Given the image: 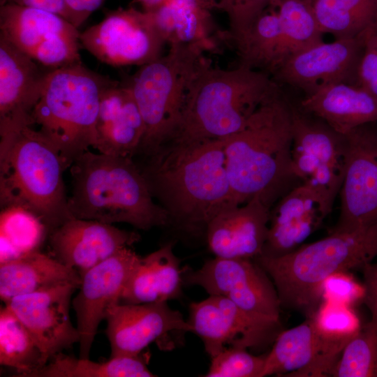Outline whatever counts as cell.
<instances>
[{"label":"cell","instance_id":"11","mask_svg":"<svg viewBox=\"0 0 377 377\" xmlns=\"http://www.w3.org/2000/svg\"><path fill=\"white\" fill-rule=\"evenodd\" d=\"M183 281L251 313L279 318L281 306L275 286L254 259L215 257L197 270L184 272Z\"/></svg>","mask_w":377,"mask_h":377},{"label":"cell","instance_id":"29","mask_svg":"<svg viewBox=\"0 0 377 377\" xmlns=\"http://www.w3.org/2000/svg\"><path fill=\"white\" fill-rule=\"evenodd\" d=\"M141 353L110 357L96 362L89 358H76L64 354L54 355L46 364L28 377H151L155 376L147 366Z\"/></svg>","mask_w":377,"mask_h":377},{"label":"cell","instance_id":"23","mask_svg":"<svg viewBox=\"0 0 377 377\" xmlns=\"http://www.w3.org/2000/svg\"><path fill=\"white\" fill-rule=\"evenodd\" d=\"M82 278L73 269L39 250L0 264V297L13 298L63 284L80 288Z\"/></svg>","mask_w":377,"mask_h":377},{"label":"cell","instance_id":"25","mask_svg":"<svg viewBox=\"0 0 377 377\" xmlns=\"http://www.w3.org/2000/svg\"><path fill=\"white\" fill-rule=\"evenodd\" d=\"M79 33L69 21L45 10L10 2L0 7V36L30 57L51 39Z\"/></svg>","mask_w":377,"mask_h":377},{"label":"cell","instance_id":"5","mask_svg":"<svg viewBox=\"0 0 377 377\" xmlns=\"http://www.w3.org/2000/svg\"><path fill=\"white\" fill-rule=\"evenodd\" d=\"M281 91L279 84L264 71L239 65L223 70L206 61L189 88L179 122L168 141L228 138Z\"/></svg>","mask_w":377,"mask_h":377},{"label":"cell","instance_id":"33","mask_svg":"<svg viewBox=\"0 0 377 377\" xmlns=\"http://www.w3.org/2000/svg\"><path fill=\"white\" fill-rule=\"evenodd\" d=\"M313 3V0L280 1L278 6L282 38L280 66L295 54L323 41V33L316 19Z\"/></svg>","mask_w":377,"mask_h":377},{"label":"cell","instance_id":"35","mask_svg":"<svg viewBox=\"0 0 377 377\" xmlns=\"http://www.w3.org/2000/svg\"><path fill=\"white\" fill-rule=\"evenodd\" d=\"M311 316L322 338L344 345L362 325L353 306L334 301L322 300Z\"/></svg>","mask_w":377,"mask_h":377},{"label":"cell","instance_id":"6","mask_svg":"<svg viewBox=\"0 0 377 377\" xmlns=\"http://www.w3.org/2000/svg\"><path fill=\"white\" fill-rule=\"evenodd\" d=\"M377 257V222L351 231L331 232L279 257L254 260L271 278L281 307L311 316L321 300L320 287L330 275L361 269Z\"/></svg>","mask_w":377,"mask_h":377},{"label":"cell","instance_id":"3","mask_svg":"<svg viewBox=\"0 0 377 377\" xmlns=\"http://www.w3.org/2000/svg\"><path fill=\"white\" fill-rule=\"evenodd\" d=\"M70 172L68 208L73 217L125 223L144 230L170 224L133 158L89 149L74 161Z\"/></svg>","mask_w":377,"mask_h":377},{"label":"cell","instance_id":"7","mask_svg":"<svg viewBox=\"0 0 377 377\" xmlns=\"http://www.w3.org/2000/svg\"><path fill=\"white\" fill-rule=\"evenodd\" d=\"M114 82L82 62L47 73L31 116L59 151L66 170L94 148L101 97Z\"/></svg>","mask_w":377,"mask_h":377},{"label":"cell","instance_id":"26","mask_svg":"<svg viewBox=\"0 0 377 377\" xmlns=\"http://www.w3.org/2000/svg\"><path fill=\"white\" fill-rule=\"evenodd\" d=\"M214 8H217L216 0H166L147 13L169 45L201 43L212 48L214 44L211 38V10Z\"/></svg>","mask_w":377,"mask_h":377},{"label":"cell","instance_id":"24","mask_svg":"<svg viewBox=\"0 0 377 377\" xmlns=\"http://www.w3.org/2000/svg\"><path fill=\"white\" fill-rule=\"evenodd\" d=\"M180 260L169 243L141 257L121 297L120 304L168 302L182 295Z\"/></svg>","mask_w":377,"mask_h":377},{"label":"cell","instance_id":"18","mask_svg":"<svg viewBox=\"0 0 377 377\" xmlns=\"http://www.w3.org/2000/svg\"><path fill=\"white\" fill-rule=\"evenodd\" d=\"M269 218V205L258 196L224 209L207 226L210 251L219 258L255 259L263 253Z\"/></svg>","mask_w":377,"mask_h":377},{"label":"cell","instance_id":"8","mask_svg":"<svg viewBox=\"0 0 377 377\" xmlns=\"http://www.w3.org/2000/svg\"><path fill=\"white\" fill-rule=\"evenodd\" d=\"M204 44H173L165 55L140 66L127 84L145 123L136 154L147 156L167 142L181 118L189 88L207 61Z\"/></svg>","mask_w":377,"mask_h":377},{"label":"cell","instance_id":"36","mask_svg":"<svg viewBox=\"0 0 377 377\" xmlns=\"http://www.w3.org/2000/svg\"><path fill=\"white\" fill-rule=\"evenodd\" d=\"M266 355L251 354L247 349L225 348L211 358L206 377H261Z\"/></svg>","mask_w":377,"mask_h":377},{"label":"cell","instance_id":"9","mask_svg":"<svg viewBox=\"0 0 377 377\" xmlns=\"http://www.w3.org/2000/svg\"><path fill=\"white\" fill-rule=\"evenodd\" d=\"M188 322L210 358L228 347L263 348L281 332L279 318L251 313L214 295L192 302Z\"/></svg>","mask_w":377,"mask_h":377},{"label":"cell","instance_id":"40","mask_svg":"<svg viewBox=\"0 0 377 377\" xmlns=\"http://www.w3.org/2000/svg\"><path fill=\"white\" fill-rule=\"evenodd\" d=\"M360 270L365 289L363 303L370 311L371 319L377 323V263H369Z\"/></svg>","mask_w":377,"mask_h":377},{"label":"cell","instance_id":"32","mask_svg":"<svg viewBox=\"0 0 377 377\" xmlns=\"http://www.w3.org/2000/svg\"><path fill=\"white\" fill-rule=\"evenodd\" d=\"M0 364L28 377L43 367L41 352L32 336L5 305L0 311Z\"/></svg>","mask_w":377,"mask_h":377},{"label":"cell","instance_id":"1","mask_svg":"<svg viewBox=\"0 0 377 377\" xmlns=\"http://www.w3.org/2000/svg\"><path fill=\"white\" fill-rule=\"evenodd\" d=\"M225 139L170 140L139 166L170 224L191 233L206 231L210 221L234 205L224 150Z\"/></svg>","mask_w":377,"mask_h":377},{"label":"cell","instance_id":"38","mask_svg":"<svg viewBox=\"0 0 377 377\" xmlns=\"http://www.w3.org/2000/svg\"><path fill=\"white\" fill-rule=\"evenodd\" d=\"M364 284L348 272H339L327 276L320 287V300H330L354 306L363 302Z\"/></svg>","mask_w":377,"mask_h":377},{"label":"cell","instance_id":"14","mask_svg":"<svg viewBox=\"0 0 377 377\" xmlns=\"http://www.w3.org/2000/svg\"><path fill=\"white\" fill-rule=\"evenodd\" d=\"M141 256L124 248L94 266L82 276L80 290L72 305L80 333V357L89 358L101 322L107 311L119 303Z\"/></svg>","mask_w":377,"mask_h":377},{"label":"cell","instance_id":"27","mask_svg":"<svg viewBox=\"0 0 377 377\" xmlns=\"http://www.w3.org/2000/svg\"><path fill=\"white\" fill-rule=\"evenodd\" d=\"M320 352L331 353V346L318 333L312 316L300 325L281 331L266 355L261 377H290L311 365Z\"/></svg>","mask_w":377,"mask_h":377},{"label":"cell","instance_id":"15","mask_svg":"<svg viewBox=\"0 0 377 377\" xmlns=\"http://www.w3.org/2000/svg\"><path fill=\"white\" fill-rule=\"evenodd\" d=\"M105 320L110 357L139 355L153 342L161 349H170V334L193 330L182 314L167 302L117 303L109 308Z\"/></svg>","mask_w":377,"mask_h":377},{"label":"cell","instance_id":"28","mask_svg":"<svg viewBox=\"0 0 377 377\" xmlns=\"http://www.w3.org/2000/svg\"><path fill=\"white\" fill-rule=\"evenodd\" d=\"M228 39L236 47L239 66L273 75L282 55L278 6L267 8L244 31Z\"/></svg>","mask_w":377,"mask_h":377},{"label":"cell","instance_id":"4","mask_svg":"<svg viewBox=\"0 0 377 377\" xmlns=\"http://www.w3.org/2000/svg\"><path fill=\"white\" fill-rule=\"evenodd\" d=\"M63 160L51 142L27 124H0L1 207L35 214L48 234L73 218L68 208Z\"/></svg>","mask_w":377,"mask_h":377},{"label":"cell","instance_id":"39","mask_svg":"<svg viewBox=\"0 0 377 377\" xmlns=\"http://www.w3.org/2000/svg\"><path fill=\"white\" fill-rule=\"evenodd\" d=\"M364 50L357 86L377 96V23L362 33Z\"/></svg>","mask_w":377,"mask_h":377},{"label":"cell","instance_id":"42","mask_svg":"<svg viewBox=\"0 0 377 377\" xmlns=\"http://www.w3.org/2000/svg\"><path fill=\"white\" fill-rule=\"evenodd\" d=\"M33 7L56 13L68 21V13L65 0H2L1 6L7 3Z\"/></svg>","mask_w":377,"mask_h":377},{"label":"cell","instance_id":"13","mask_svg":"<svg viewBox=\"0 0 377 377\" xmlns=\"http://www.w3.org/2000/svg\"><path fill=\"white\" fill-rule=\"evenodd\" d=\"M363 50L362 34L332 43L322 41L286 59L273 74V79L279 84L302 90L305 96L334 84L357 86Z\"/></svg>","mask_w":377,"mask_h":377},{"label":"cell","instance_id":"12","mask_svg":"<svg viewBox=\"0 0 377 377\" xmlns=\"http://www.w3.org/2000/svg\"><path fill=\"white\" fill-rule=\"evenodd\" d=\"M368 124L344 135L340 212L331 232L351 231L377 222V132Z\"/></svg>","mask_w":377,"mask_h":377},{"label":"cell","instance_id":"19","mask_svg":"<svg viewBox=\"0 0 377 377\" xmlns=\"http://www.w3.org/2000/svg\"><path fill=\"white\" fill-rule=\"evenodd\" d=\"M332 208L308 185L295 186L270 212L267 238L260 256L279 257L295 251L319 228Z\"/></svg>","mask_w":377,"mask_h":377},{"label":"cell","instance_id":"10","mask_svg":"<svg viewBox=\"0 0 377 377\" xmlns=\"http://www.w3.org/2000/svg\"><path fill=\"white\" fill-rule=\"evenodd\" d=\"M80 42L98 60L113 66H141L161 57L165 43L149 13L133 7L109 11L80 33Z\"/></svg>","mask_w":377,"mask_h":377},{"label":"cell","instance_id":"41","mask_svg":"<svg viewBox=\"0 0 377 377\" xmlns=\"http://www.w3.org/2000/svg\"><path fill=\"white\" fill-rule=\"evenodd\" d=\"M105 1L65 0L68 13V21L78 29L93 12L102 6Z\"/></svg>","mask_w":377,"mask_h":377},{"label":"cell","instance_id":"20","mask_svg":"<svg viewBox=\"0 0 377 377\" xmlns=\"http://www.w3.org/2000/svg\"><path fill=\"white\" fill-rule=\"evenodd\" d=\"M0 36V123L34 126L31 116L50 70Z\"/></svg>","mask_w":377,"mask_h":377},{"label":"cell","instance_id":"2","mask_svg":"<svg viewBox=\"0 0 377 377\" xmlns=\"http://www.w3.org/2000/svg\"><path fill=\"white\" fill-rule=\"evenodd\" d=\"M224 139L235 204L258 196L269 205L295 177L291 103L281 91L263 103L239 131Z\"/></svg>","mask_w":377,"mask_h":377},{"label":"cell","instance_id":"21","mask_svg":"<svg viewBox=\"0 0 377 377\" xmlns=\"http://www.w3.org/2000/svg\"><path fill=\"white\" fill-rule=\"evenodd\" d=\"M145 123L130 87L114 81L103 92L93 149L118 156L136 155L145 134Z\"/></svg>","mask_w":377,"mask_h":377},{"label":"cell","instance_id":"34","mask_svg":"<svg viewBox=\"0 0 377 377\" xmlns=\"http://www.w3.org/2000/svg\"><path fill=\"white\" fill-rule=\"evenodd\" d=\"M332 377H377V323L371 320L346 343Z\"/></svg>","mask_w":377,"mask_h":377},{"label":"cell","instance_id":"17","mask_svg":"<svg viewBox=\"0 0 377 377\" xmlns=\"http://www.w3.org/2000/svg\"><path fill=\"white\" fill-rule=\"evenodd\" d=\"M54 258L82 276L88 270L140 239L112 224L73 217L49 234Z\"/></svg>","mask_w":377,"mask_h":377},{"label":"cell","instance_id":"16","mask_svg":"<svg viewBox=\"0 0 377 377\" xmlns=\"http://www.w3.org/2000/svg\"><path fill=\"white\" fill-rule=\"evenodd\" d=\"M77 288L63 284L13 298L6 304L28 330L41 355L43 367L54 355L80 341L70 318L71 297Z\"/></svg>","mask_w":377,"mask_h":377},{"label":"cell","instance_id":"31","mask_svg":"<svg viewBox=\"0 0 377 377\" xmlns=\"http://www.w3.org/2000/svg\"><path fill=\"white\" fill-rule=\"evenodd\" d=\"M47 235L45 225L31 211L20 206L1 208L0 264L39 250Z\"/></svg>","mask_w":377,"mask_h":377},{"label":"cell","instance_id":"30","mask_svg":"<svg viewBox=\"0 0 377 377\" xmlns=\"http://www.w3.org/2000/svg\"><path fill=\"white\" fill-rule=\"evenodd\" d=\"M322 32L336 39L360 36L377 23V0H313Z\"/></svg>","mask_w":377,"mask_h":377},{"label":"cell","instance_id":"22","mask_svg":"<svg viewBox=\"0 0 377 377\" xmlns=\"http://www.w3.org/2000/svg\"><path fill=\"white\" fill-rule=\"evenodd\" d=\"M300 106L341 135L377 121V96L346 83L331 84L305 96Z\"/></svg>","mask_w":377,"mask_h":377},{"label":"cell","instance_id":"37","mask_svg":"<svg viewBox=\"0 0 377 377\" xmlns=\"http://www.w3.org/2000/svg\"><path fill=\"white\" fill-rule=\"evenodd\" d=\"M216 8L227 14L230 31L227 36L244 31L267 8L278 6L281 0H216Z\"/></svg>","mask_w":377,"mask_h":377}]
</instances>
